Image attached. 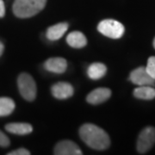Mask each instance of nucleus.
<instances>
[{"mask_svg":"<svg viewBox=\"0 0 155 155\" xmlns=\"http://www.w3.org/2000/svg\"><path fill=\"white\" fill-rule=\"evenodd\" d=\"M79 135L85 144L95 150H105L110 145L108 134L91 123L84 124L79 129Z\"/></svg>","mask_w":155,"mask_h":155,"instance_id":"1","label":"nucleus"},{"mask_svg":"<svg viewBox=\"0 0 155 155\" xmlns=\"http://www.w3.org/2000/svg\"><path fill=\"white\" fill-rule=\"evenodd\" d=\"M47 0H15L13 12L19 18H28L44 9Z\"/></svg>","mask_w":155,"mask_h":155,"instance_id":"2","label":"nucleus"},{"mask_svg":"<svg viewBox=\"0 0 155 155\" xmlns=\"http://www.w3.org/2000/svg\"><path fill=\"white\" fill-rule=\"evenodd\" d=\"M17 85L19 92L22 97L27 101H34L36 97V84L33 77L28 73H21L17 79Z\"/></svg>","mask_w":155,"mask_h":155,"instance_id":"3","label":"nucleus"},{"mask_svg":"<svg viewBox=\"0 0 155 155\" xmlns=\"http://www.w3.org/2000/svg\"><path fill=\"white\" fill-rule=\"evenodd\" d=\"M97 30L102 35L109 38L119 39L123 35L125 28L122 23L116 20L105 19L98 23Z\"/></svg>","mask_w":155,"mask_h":155,"instance_id":"4","label":"nucleus"},{"mask_svg":"<svg viewBox=\"0 0 155 155\" xmlns=\"http://www.w3.org/2000/svg\"><path fill=\"white\" fill-rule=\"evenodd\" d=\"M155 144V127H147L141 130L137 140V151L144 154Z\"/></svg>","mask_w":155,"mask_h":155,"instance_id":"5","label":"nucleus"},{"mask_svg":"<svg viewBox=\"0 0 155 155\" xmlns=\"http://www.w3.org/2000/svg\"><path fill=\"white\" fill-rule=\"evenodd\" d=\"M129 80L134 84H136L138 86H141V85L154 86L155 85V79L150 76L146 70V67H140L133 70L129 75Z\"/></svg>","mask_w":155,"mask_h":155,"instance_id":"6","label":"nucleus"},{"mask_svg":"<svg viewBox=\"0 0 155 155\" xmlns=\"http://www.w3.org/2000/svg\"><path fill=\"white\" fill-rule=\"evenodd\" d=\"M54 153L55 155H81L82 152L76 143L71 140H62L55 146Z\"/></svg>","mask_w":155,"mask_h":155,"instance_id":"7","label":"nucleus"},{"mask_svg":"<svg viewBox=\"0 0 155 155\" xmlns=\"http://www.w3.org/2000/svg\"><path fill=\"white\" fill-rule=\"evenodd\" d=\"M51 92L57 99H66L72 97L74 93V90L72 84L67 82H59L52 86Z\"/></svg>","mask_w":155,"mask_h":155,"instance_id":"8","label":"nucleus"},{"mask_svg":"<svg viewBox=\"0 0 155 155\" xmlns=\"http://www.w3.org/2000/svg\"><path fill=\"white\" fill-rule=\"evenodd\" d=\"M111 91L108 88H97L90 92L86 101L91 104H99L110 97Z\"/></svg>","mask_w":155,"mask_h":155,"instance_id":"9","label":"nucleus"},{"mask_svg":"<svg viewBox=\"0 0 155 155\" xmlns=\"http://www.w3.org/2000/svg\"><path fill=\"white\" fill-rule=\"evenodd\" d=\"M44 67L48 72L61 74L66 72L67 62L64 58L61 57L50 58L44 63Z\"/></svg>","mask_w":155,"mask_h":155,"instance_id":"10","label":"nucleus"},{"mask_svg":"<svg viewBox=\"0 0 155 155\" xmlns=\"http://www.w3.org/2000/svg\"><path fill=\"white\" fill-rule=\"evenodd\" d=\"M68 29V24L67 22H60L53 25L47 30V38L50 41H57L61 39Z\"/></svg>","mask_w":155,"mask_h":155,"instance_id":"11","label":"nucleus"},{"mask_svg":"<svg viewBox=\"0 0 155 155\" xmlns=\"http://www.w3.org/2000/svg\"><path fill=\"white\" fill-rule=\"evenodd\" d=\"M5 129L11 134L17 135H25L28 134L33 131V127L24 122H12L9 123L5 126Z\"/></svg>","mask_w":155,"mask_h":155,"instance_id":"12","label":"nucleus"},{"mask_svg":"<svg viewBox=\"0 0 155 155\" xmlns=\"http://www.w3.org/2000/svg\"><path fill=\"white\" fill-rule=\"evenodd\" d=\"M67 44L74 48H82L87 45V39L79 31H73L67 37Z\"/></svg>","mask_w":155,"mask_h":155,"instance_id":"13","label":"nucleus"},{"mask_svg":"<svg viewBox=\"0 0 155 155\" xmlns=\"http://www.w3.org/2000/svg\"><path fill=\"white\" fill-rule=\"evenodd\" d=\"M134 96L142 100H152L155 98L154 86L151 85H141L138 86L134 91Z\"/></svg>","mask_w":155,"mask_h":155,"instance_id":"14","label":"nucleus"},{"mask_svg":"<svg viewBox=\"0 0 155 155\" xmlns=\"http://www.w3.org/2000/svg\"><path fill=\"white\" fill-rule=\"evenodd\" d=\"M107 72V67L104 64L97 62L91 64L87 69V74L90 78L91 79H99L101 78H103Z\"/></svg>","mask_w":155,"mask_h":155,"instance_id":"15","label":"nucleus"},{"mask_svg":"<svg viewBox=\"0 0 155 155\" xmlns=\"http://www.w3.org/2000/svg\"><path fill=\"white\" fill-rule=\"evenodd\" d=\"M15 110L14 101L9 97H0V116L11 115Z\"/></svg>","mask_w":155,"mask_h":155,"instance_id":"16","label":"nucleus"},{"mask_svg":"<svg viewBox=\"0 0 155 155\" xmlns=\"http://www.w3.org/2000/svg\"><path fill=\"white\" fill-rule=\"evenodd\" d=\"M146 70L151 77L155 79V56H151L146 67Z\"/></svg>","mask_w":155,"mask_h":155,"instance_id":"17","label":"nucleus"},{"mask_svg":"<svg viewBox=\"0 0 155 155\" xmlns=\"http://www.w3.org/2000/svg\"><path fill=\"white\" fill-rule=\"evenodd\" d=\"M9 145H10V140L8 136L0 130V147H7Z\"/></svg>","mask_w":155,"mask_h":155,"instance_id":"18","label":"nucleus"},{"mask_svg":"<svg viewBox=\"0 0 155 155\" xmlns=\"http://www.w3.org/2000/svg\"><path fill=\"white\" fill-rule=\"evenodd\" d=\"M30 152L25 148H18L17 150H14L11 153H9L8 155H29Z\"/></svg>","mask_w":155,"mask_h":155,"instance_id":"19","label":"nucleus"},{"mask_svg":"<svg viewBox=\"0 0 155 155\" xmlns=\"http://www.w3.org/2000/svg\"><path fill=\"white\" fill-rule=\"evenodd\" d=\"M5 15V6L3 0H0V18L4 17Z\"/></svg>","mask_w":155,"mask_h":155,"instance_id":"20","label":"nucleus"},{"mask_svg":"<svg viewBox=\"0 0 155 155\" xmlns=\"http://www.w3.org/2000/svg\"><path fill=\"white\" fill-rule=\"evenodd\" d=\"M4 48H5V47H4V44L0 41V56L3 54V53H4Z\"/></svg>","mask_w":155,"mask_h":155,"instance_id":"21","label":"nucleus"},{"mask_svg":"<svg viewBox=\"0 0 155 155\" xmlns=\"http://www.w3.org/2000/svg\"><path fill=\"white\" fill-rule=\"evenodd\" d=\"M153 47H154V48H155V38L154 40H153Z\"/></svg>","mask_w":155,"mask_h":155,"instance_id":"22","label":"nucleus"}]
</instances>
